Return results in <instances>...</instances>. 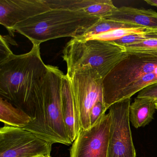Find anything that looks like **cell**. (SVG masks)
<instances>
[{
  "label": "cell",
  "mask_w": 157,
  "mask_h": 157,
  "mask_svg": "<svg viewBox=\"0 0 157 157\" xmlns=\"http://www.w3.org/2000/svg\"><path fill=\"white\" fill-rule=\"evenodd\" d=\"M64 74L58 67L48 65L44 84L29 96L21 110L32 118L23 128L53 143L70 145L62 112L61 84Z\"/></svg>",
  "instance_id": "obj_1"
},
{
  "label": "cell",
  "mask_w": 157,
  "mask_h": 157,
  "mask_svg": "<svg viewBox=\"0 0 157 157\" xmlns=\"http://www.w3.org/2000/svg\"><path fill=\"white\" fill-rule=\"evenodd\" d=\"M48 71L40 45H33L26 54L13 53L0 62L1 97L21 109L33 89L44 82Z\"/></svg>",
  "instance_id": "obj_2"
},
{
  "label": "cell",
  "mask_w": 157,
  "mask_h": 157,
  "mask_svg": "<svg viewBox=\"0 0 157 157\" xmlns=\"http://www.w3.org/2000/svg\"><path fill=\"white\" fill-rule=\"evenodd\" d=\"M100 19L82 11L50 10L18 24L13 31L27 37L33 45H40L56 38H77Z\"/></svg>",
  "instance_id": "obj_3"
},
{
  "label": "cell",
  "mask_w": 157,
  "mask_h": 157,
  "mask_svg": "<svg viewBox=\"0 0 157 157\" xmlns=\"http://www.w3.org/2000/svg\"><path fill=\"white\" fill-rule=\"evenodd\" d=\"M67 65L68 77L83 67L97 71L103 79L127 55L124 47L113 41L90 39L79 41L72 38L62 51Z\"/></svg>",
  "instance_id": "obj_4"
},
{
  "label": "cell",
  "mask_w": 157,
  "mask_h": 157,
  "mask_svg": "<svg viewBox=\"0 0 157 157\" xmlns=\"http://www.w3.org/2000/svg\"><path fill=\"white\" fill-rule=\"evenodd\" d=\"M126 52L127 56L103 81L104 99L107 109L128 85L157 70V50Z\"/></svg>",
  "instance_id": "obj_5"
},
{
  "label": "cell",
  "mask_w": 157,
  "mask_h": 157,
  "mask_svg": "<svg viewBox=\"0 0 157 157\" xmlns=\"http://www.w3.org/2000/svg\"><path fill=\"white\" fill-rule=\"evenodd\" d=\"M68 77L77 106L81 129H88L91 127L90 113L92 108L98 101L105 103L103 79L96 70L88 66L74 71Z\"/></svg>",
  "instance_id": "obj_6"
},
{
  "label": "cell",
  "mask_w": 157,
  "mask_h": 157,
  "mask_svg": "<svg viewBox=\"0 0 157 157\" xmlns=\"http://www.w3.org/2000/svg\"><path fill=\"white\" fill-rule=\"evenodd\" d=\"M53 144L23 128L4 125L0 129V157L51 156Z\"/></svg>",
  "instance_id": "obj_7"
},
{
  "label": "cell",
  "mask_w": 157,
  "mask_h": 157,
  "mask_svg": "<svg viewBox=\"0 0 157 157\" xmlns=\"http://www.w3.org/2000/svg\"><path fill=\"white\" fill-rule=\"evenodd\" d=\"M131 98L112 105L109 108L111 125L108 157H136L130 127Z\"/></svg>",
  "instance_id": "obj_8"
},
{
  "label": "cell",
  "mask_w": 157,
  "mask_h": 157,
  "mask_svg": "<svg viewBox=\"0 0 157 157\" xmlns=\"http://www.w3.org/2000/svg\"><path fill=\"white\" fill-rule=\"evenodd\" d=\"M111 125L109 112L90 128L81 129L72 142L70 157H108Z\"/></svg>",
  "instance_id": "obj_9"
},
{
  "label": "cell",
  "mask_w": 157,
  "mask_h": 157,
  "mask_svg": "<svg viewBox=\"0 0 157 157\" xmlns=\"http://www.w3.org/2000/svg\"><path fill=\"white\" fill-rule=\"evenodd\" d=\"M50 10L46 0H0V23L13 36L16 25Z\"/></svg>",
  "instance_id": "obj_10"
},
{
  "label": "cell",
  "mask_w": 157,
  "mask_h": 157,
  "mask_svg": "<svg viewBox=\"0 0 157 157\" xmlns=\"http://www.w3.org/2000/svg\"><path fill=\"white\" fill-rule=\"evenodd\" d=\"M104 18L150 30H157V13L151 9L145 10L124 6L117 8Z\"/></svg>",
  "instance_id": "obj_11"
},
{
  "label": "cell",
  "mask_w": 157,
  "mask_h": 157,
  "mask_svg": "<svg viewBox=\"0 0 157 157\" xmlns=\"http://www.w3.org/2000/svg\"><path fill=\"white\" fill-rule=\"evenodd\" d=\"M61 101L64 123L72 143L80 131L81 127L71 84L67 75H64L62 78Z\"/></svg>",
  "instance_id": "obj_12"
},
{
  "label": "cell",
  "mask_w": 157,
  "mask_h": 157,
  "mask_svg": "<svg viewBox=\"0 0 157 157\" xmlns=\"http://www.w3.org/2000/svg\"><path fill=\"white\" fill-rule=\"evenodd\" d=\"M155 109V101L136 97L129 106V121L136 128L145 126L153 119Z\"/></svg>",
  "instance_id": "obj_13"
},
{
  "label": "cell",
  "mask_w": 157,
  "mask_h": 157,
  "mask_svg": "<svg viewBox=\"0 0 157 157\" xmlns=\"http://www.w3.org/2000/svg\"><path fill=\"white\" fill-rule=\"evenodd\" d=\"M31 120V117L23 111L1 97L0 120L5 125L23 128L29 124Z\"/></svg>",
  "instance_id": "obj_14"
},
{
  "label": "cell",
  "mask_w": 157,
  "mask_h": 157,
  "mask_svg": "<svg viewBox=\"0 0 157 157\" xmlns=\"http://www.w3.org/2000/svg\"><path fill=\"white\" fill-rule=\"evenodd\" d=\"M140 26L118 22L104 18L100 19L96 24L89 28L80 36L75 39L79 41L89 40L93 36L107 33L109 31L119 28H140Z\"/></svg>",
  "instance_id": "obj_15"
},
{
  "label": "cell",
  "mask_w": 157,
  "mask_h": 157,
  "mask_svg": "<svg viewBox=\"0 0 157 157\" xmlns=\"http://www.w3.org/2000/svg\"><path fill=\"white\" fill-rule=\"evenodd\" d=\"M94 2V0H46L51 10L58 9L82 12Z\"/></svg>",
  "instance_id": "obj_16"
},
{
  "label": "cell",
  "mask_w": 157,
  "mask_h": 157,
  "mask_svg": "<svg viewBox=\"0 0 157 157\" xmlns=\"http://www.w3.org/2000/svg\"><path fill=\"white\" fill-rule=\"evenodd\" d=\"M117 9L111 0H94L92 4L83 9L82 12L101 19L108 16Z\"/></svg>",
  "instance_id": "obj_17"
},
{
  "label": "cell",
  "mask_w": 157,
  "mask_h": 157,
  "mask_svg": "<svg viewBox=\"0 0 157 157\" xmlns=\"http://www.w3.org/2000/svg\"><path fill=\"white\" fill-rule=\"evenodd\" d=\"M147 29L143 27L132 28H119L109 31L104 33L101 34L93 36L90 39H97L103 41H114L123 38L126 36L139 33L147 31Z\"/></svg>",
  "instance_id": "obj_18"
},
{
  "label": "cell",
  "mask_w": 157,
  "mask_h": 157,
  "mask_svg": "<svg viewBox=\"0 0 157 157\" xmlns=\"http://www.w3.org/2000/svg\"><path fill=\"white\" fill-rule=\"evenodd\" d=\"M157 39V30L147 29L145 32L126 36L123 38L113 41L117 44L125 47L146 40Z\"/></svg>",
  "instance_id": "obj_19"
},
{
  "label": "cell",
  "mask_w": 157,
  "mask_h": 157,
  "mask_svg": "<svg viewBox=\"0 0 157 157\" xmlns=\"http://www.w3.org/2000/svg\"><path fill=\"white\" fill-rule=\"evenodd\" d=\"M126 51L157 50V39L146 40L125 47Z\"/></svg>",
  "instance_id": "obj_20"
},
{
  "label": "cell",
  "mask_w": 157,
  "mask_h": 157,
  "mask_svg": "<svg viewBox=\"0 0 157 157\" xmlns=\"http://www.w3.org/2000/svg\"><path fill=\"white\" fill-rule=\"evenodd\" d=\"M107 110L104 102L98 101L92 108L90 113L91 126L94 124Z\"/></svg>",
  "instance_id": "obj_21"
},
{
  "label": "cell",
  "mask_w": 157,
  "mask_h": 157,
  "mask_svg": "<svg viewBox=\"0 0 157 157\" xmlns=\"http://www.w3.org/2000/svg\"><path fill=\"white\" fill-rule=\"evenodd\" d=\"M137 98L157 101V82L147 86L139 92Z\"/></svg>",
  "instance_id": "obj_22"
},
{
  "label": "cell",
  "mask_w": 157,
  "mask_h": 157,
  "mask_svg": "<svg viewBox=\"0 0 157 157\" xmlns=\"http://www.w3.org/2000/svg\"><path fill=\"white\" fill-rule=\"evenodd\" d=\"M0 62L4 60L13 54L6 41L5 36H1V50H0Z\"/></svg>",
  "instance_id": "obj_23"
},
{
  "label": "cell",
  "mask_w": 157,
  "mask_h": 157,
  "mask_svg": "<svg viewBox=\"0 0 157 157\" xmlns=\"http://www.w3.org/2000/svg\"><path fill=\"white\" fill-rule=\"evenodd\" d=\"M145 2L149 5L157 7V0H145Z\"/></svg>",
  "instance_id": "obj_24"
},
{
  "label": "cell",
  "mask_w": 157,
  "mask_h": 157,
  "mask_svg": "<svg viewBox=\"0 0 157 157\" xmlns=\"http://www.w3.org/2000/svg\"><path fill=\"white\" fill-rule=\"evenodd\" d=\"M155 107H156V109L157 110V101H155Z\"/></svg>",
  "instance_id": "obj_25"
},
{
  "label": "cell",
  "mask_w": 157,
  "mask_h": 157,
  "mask_svg": "<svg viewBox=\"0 0 157 157\" xmlns=\"http://www.w3.org/2000/svg\"><path fill=\"white\" fill-rule=\"evenodd\" d=\"M52 157L51 156H38V157Z\"/></svg>",
  "instance_id": "obj_26"
},
{
  "label": "cell",
  "mask_w": 157,
  "mask_h": 157,
  "mask_svg": "<svg viewBox=\"0 0 157 157\" xmlns=\"http://www.w3.org/2000/svg\"></svg>",
  "instance_id": "obj_27"
}]
</instances>
